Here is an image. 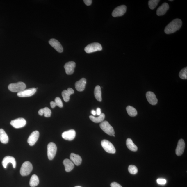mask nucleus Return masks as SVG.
<instances>
[{
    "label": "nucleus",
    "mask_w": 187,
    "mask_h": 187,
    "mask_svg": "<svg viewBox=\"0 0 187 187\" xmlns=\"http://www.w3.org/2000/svg\"><path fill=\"white\" fill-rule=\"evenodd\" d=\"M182 24V21L180 19H174L166 27L164 30L165 33L167 34L174 33L181 28Z\"/></svg>",
    "instance_id": "nucleus-1"
},
{
    "label": "nucleus",
    "mask_w": 187,
    "mask_h": 187,
    "mask_svg": "<svg viewBox=\"0 0 187 187\" xmlns=\"http://www.w3.org/2000/svg\"><path fill=\"white\" fill-rule=\"evenodd\" d=\"M26 88V85L23 82L11 83L8 86L9 90L13 92H21L24 90Z\"/></svg>",
    "instance_id": "nucleus-2"
},
{
    "label": "nucleus",
    "mask_w": 187,
    "mask_h": 187,
    "mask_svg": "<svg viewBox=\"0 0 187 187\" xmlns=\"http://www.w3.org/2000/svg\"><path fill=\"white\" fill-rule=\"evenodd\" d=\"M100 127L103 131L108 135L111 136L114 135L115 132L114 129L108 122L106 121H103L100 124Z\"/></svg>",
    "instance_id": "nucleus-3"
},
{
    "label": "nucleus",
    "mask_w": 187,
    "mask_h": 187,
    "mask_svg": "<svg viewBox=\"0 0 187 187\" xmlns=\"http://www.w3.org/2000/svg\"><path fill=\"white\" fill-rule=\"evenodd\" d=\"M33 170L32 165L29 161H26L24 163L22 166L20 172L22 176L28 175Z\"/></svg>",
    "instance_id": "nucleus-4"
},
{
    "label": "nucleus",
    "mask_w": 187,
    "mask_h": 187,
    "mask_svg": "<svg viewBox=\"0 0 187 187\" xmlns=\"http://www.w3.org/2000/svg\"><path fill=\"white\" fill-rule=\"evenodd\" d=\"M85 51L87 53L90 54L102 50L101 45L98 43H91L85 48Z\"/></svg>",
    "instance_id": "nucleus-5"
},
{
    "label": "nucleus",
    "mask_w": 187,
    "mask_h": 187,
    "mask_svg": "<svg viewBox=\"0 0 187 187\" xmlns=\"http://www.w3.org/2000/svg\"><path fill=\"white\" fill-rule=\"evenodd\" d=\"M57 151V147L55 143H50L47 146V153L48 159L52 160L55 157Z\"/></svg>",
    "instance_id": "nucleus-6"
},
{
    "label": "nucleus",
    "mask_w": 187,
    "mask_h": 187,
    "mask_svg": "<svg viewBox=\"0 0 187 187\" xmlns=\"http://www.w3.org/2000/svg\"><path fill=\"white\" fill-rule=\"evenodd\" d=\"M101 145L103 149L106 152L109 153H115L116 150L113 145L106 140H103L101 141Z\"/></svg>",
    "instance_id": "nucleus-7"
},
{
    "label": "nucleus",
    "mask_w": 187,
    "mask_h": 187,
    "mask_svg": "<svg viewBox=\"0 0 187 187\" xmlns=\"http://www.w3.org/2000/svg\"><path fill=\"white\" fill-rule=\"evenodd\" d=\"M127 10V7L124 5L118 6L113 10L112 13V16L113 17H117L124 15Z\"/></svg>",
    "instance_id": "nucleus-8"
},
{
    "label": "nucleus",
    "mask_w": 187,
    "mask_h": 187,
    "mask_svg": "<svg viewBox=\"0 0 187 187\" xmlns=\"http://www.w3.org/2000/svg\"><path fill=\"white\" fill-rule=\"evenodd\" d=\"M26 122L23 118H19L10 122V124L14 128L16 129L23 127L26 124Z\"/></svg>",
    "instance_id": "nucleus-9"
},
{
    "label": "nucleus",
    "mask_w": 187,
    "mask_h": 187,
    "mask_svg": "<svg viewBox=\"0 0 187 187\" xmlns=\"http://www.w3.org/2000/svg\"><path fill=\"white\" fill-rule=\"evenodd\" d=\"M37 91V89L35 88H32L24 90L21 92H18L17 95L19 97H30L33 95Z\"/></svg>",
    "instance_id": "nucleus-10"
},
{
    "label": "nucleus",
    "mask_w": 187,
    "mask_h": 187,
    "mask_svg": "<svg viewBox=\"0 0 187 187\" xmlns=\"http://www.w3.org/2000/svg\"><path fill=\"white\" fill-rule=\"evenodd\" d=\"M76 67V63L74 61H70L64 65L65 72L68 75L73 74Z\"/></svg>",
    "instance_id": "nucleus-11"
},
{
    "label": "nucleus",
    "mask_w": 187,
    "mask_h": 187,
    "mask_svg": "<svg viewBox=\"0 0 187 187\" xmlns=\"http://www.w3.org/2000/svg\"><path fill=\"white\" fill-rule=\"evenodd\" d=\"M39 136V132L38 131H35L32 132L29 137L28 143L30 146H33L35 144L38 140Z\"/></svg>",
    "instance_id": "nucleus-12"
},
{
    "label": "nucleus",
    "mask_w": 187,
    "mask_h": 187,
    "mask_svg": "<svg viewBox=\"0 0 187 187\" xmlns=\"http://www.w3.org/2000/svg\"><path fill=\"white\" fill-rule=\"evenodd\" d=\"M49 43L57 52L59 53L63 52V47L57 40L54 39H51Z\"/></svg>",
    "instance_id": "nucleus-13"
},
{
    "label": "nucleus",
    "mask_w": 187,
    "mask_h": 187,
    "mask_svg": "<svg viewBox=\"0 0 187 187\" xmlns=\"http://www.w3.org/2000/svg\"><path fill=\"white\" fill-rule=\"evenodd\" d=\"M76 134L75 131L72 129L63 132L62 135V137L66 140L72 141L75 138Z\"/></svg>",
    "instance_id": "nucleus-14"
},
{
    "label": "nucleus",
    "mask_w": 187,
    "mask_h": 187,
    "mask_svg": "<svg viewBox=\"0 0 187 187\" xmlns=\"http://www.w3.org/2000/svg\"><path fill=\"white\" fill-rule=\"evenodd\" d=\"M9 163L12 164L14 168H16V161L15 158L10 156H7L3 159L2 162V164L3 168H6Z\"/></svg>",
    "instance_id": "nucleus-15"
},
{
    "label": "nucleus",
    "mask_w": 187,
    "mask_h": 187,
    "mask_svg": "<svg viewBox=\"0 0 187 187\" xmlns=\"http://www.w3.org/2000/svg\"><path fill=\"white\" fill-rule=\"evenodd\" d=\"M185 148V143L184 140L180 139L178 143L177 148L176 149V154L178 156L182 155Z\"/></svg>",
    "instance_id": "nucleus-16"
},
{
    "label": "nucleus",
    "mask_w": 187,
    "mask_h": 187,
    "mask_svg": "<svg viewBox=\"0 0 187 187\" xmlns=\"http://www.w3.org/2000/svg\"><path fill=\"white\" fill-rule=\"evenodd\" d=\"M147 100L150 104L155 105L158 102V99L155 94L152 92H148L146 94Z\"/></svg>",
    "instance_id": "nucleus-17"
},
{
    "label": "nucleus",
    "mask_w": 187,
    "mask_h": 187,
    "mask_svg": "<svg viewBox=\"0 0 187 187\" xmlns=\"http://www.w3.org/2000/svg\"><path fill=\"white\" fill-rule=\"evenodd\" d=\"M86 83V79L82 78L75 83V87L76 90L79 92H82L84 90Z\"/></svg>",
    "instance_id": "nucleus-18"
},
{
    "label": "nucleus",
    "mask_w": 187,
    "mask_h": 187,
    "mask_svg": "<svg viewBox=\"0 0 187 187\" xmlns=\"http://www.w3.org/2000/svg\"><path fill=\"white\" fill-rule=\"evenodd\" d=\"M169 9V6L168 3H165L159 7L157 10V15L161 16L166 14L167 11Z\"/></svg>",
    "instance_id": "nucleus-19"
},
{
    "label": "nucleus",
    "mask_w": 187,
    "mask_h": 187,
    "mask_svg": "<svg viewBox=\"0 0 187 187\" xmlns=\"http://www.w3.org/2000/svg\"><path fill=\"white\" fill-rule=\"evenodd\" d=\"M74 91L72 88H69L67 90H65L62 92V95L63 100L65 102H68L70 99V96L74 93Z\"/></svg>",
    "instance_id": "nucleus-20"
},
{
    "label": "nucleus",
    "mask_w": 187,
    "mask_h": 187,
    "mask_svg": "<svg viewBox=\"0 0 187 187\" xmlns=\"http://www.w3.org/2000/svg\"><path fill=\"white\" fill-rule=\"evenodd\" d=\"M70 160L74 164L77 166H79L82 162V159L80 156L74 153L71 154L70 156Z\"/></svg>",
    "instance_id": "nucleus-21"
},
{
    "label": "nucleus",
    "mask_w": 187,
    "mask_h": 187,
    "mask_svg": "<svg viewBox=\"0 0 187 187\" xmlns=\"http://www.w3.org/2000/svg\"><path fill=\"white\" fill-rule=\"evenodd\" d=\"M63 164L65 167V170L67 172H70L74 168V164L70 160L66 159L63 161Z\"/></svg>",
    "instance_id": "nucleus-22"
},
{
    "label": "nucleus",
    "mask_w": 187,
    "mask_h": 187,
    "mask_svg": "<svg viewBox=\"0 0 187 187\" xmlns=\"http://www.w3.org/2000/svg\"><path fill=\"white\" fill-rule=\"evenodd\" d=\"M8 137L5 131L2 129H0V141L1 143L6 144L8 143Z\"/></svg>",
    "instance_id": "nucleus-23"
},
{
    "label": "nucleus",
    "mask_w": 187,
    "mask_h": 187,
    "mask_svg": "<svg viewBox=\"0 0 187 187\" xmlns=\"http://www.w3.org/2000/svg\"><path fill=\"white\" fill-rule=\"evenodd\" d=\"M94 94L96 99L98 101H101L102 100L101 88L99 85H97L95 87L94 89Z\"/></svg>",
    "instance_id": "nucleus-24"
},
{
    "label": "nucleus",
    "mask_w": 187,
    "mask_h": 187,
    "mask_svg": "<svg viewBox=\"0 0 187 187\" xmlns=\"http://www.w3.org/2000/svg\"><path fill=\"white\" fill-rule=\"evenodd\" d=\"M38 114L41 116H42L44 114L45 117H49L51 115V111L49 108L45 107L44 108L40 109L38 111Z\"/></svg>",
    "instance_id": "nucleus-25"
},
{
    "label": "nucleus",
    "mask_w": 187,
    "mask_h": 187,
    "mask_svg": "<svg viewBox=\"0 0 187 187\" xmlns=\"http://www.w3.org/2000/svg\"><path fill=\"white\" fill-rule=\"evenodd\" d=\"M126 145L129 149L132 151L136 152L138 150L137 147L134 144L133 141L130 138L127 139Z\"/></svg>",
    "instance_id": "nucleus-26"
},
{
    "label": "nucleus",
    "mask_w": 187,
    "mask_h": 187,
    "mask_svg": "<svg viewBox=\"0 0 187 187\" xmlns=\"http://www.w3.org/2000/svg\"><path fill=\"white\" fill-rule=\"evenodd\" d=\"M90 119L91 120L95 123H99L102 122L105 118V115L104 113H101L97 117H95L93 116L90 115Z\"/></svg>",
    "instance_id": "nucleus-27"
},
{
    "label": "nucleus",
    "mask_w": 187,
    "mask_h": 187,
    "mask_svg": "<svg viewBox=\"0 0 187 187\" xmlns=\"http://www.w3.org/2000/svg\"><path fill=\"white\" fill-rule=\"evenodd\" d=\"M39 179L38 176L35 174L33 175L30 179V186L32 187H35L39 184Z\"/></svg>",
    "instance_id": "nucleus-28"
},
{
    "label": "nucleus",
    "mask_w": 187,
    "mask_h": 187,
    "mask_svg": "<svg viewBox=\"0 0 187 187\" xmlns=\"http://www.w3.org/2000/svg\"><path fill=\"white\" fill-rule=\"evenodd\" d=\"M126 110L129 115L130 117H135L137 115L138 113L137 110L132 106H128L126 108Z\"/></svg>",
    "instance_id": "nucleus-29"
},
{
    "label": "nucleus",
    "mask_w": 187,
    "mask_h": 187,
    "mask_svg": "<svg viewBox=\"0 0 187 187\" xmlns=\"http://www.w3.org/2000/svg\"><path fill=\"white\" fill-rule=\"evenodd\" d=\"M159 0H150L148 2V5L151 10H153L157 7Z\"/></svg>",
    "instance_id": "nucleus-30"
},
{
    "label": "nucleus",
    "mask_w": 187,
    "mask_h": 187,
    "mask_svg": "<svg viewBox=\"0 0 187 187\" xmlns=\"http://www.w3.org/2000/svg\"><path fill=\"white\" fill-rule=\"evenodd\" d=\"M179 76L181 79H187V67L183 68L180 72Z\"/></svg>",
    "instance_id": "nucleus-31"
},
{
    "label": "nucleus",
    "mask_w": 187,
    "mask_h": 187,
    "mask_svg": "<svg viewBox=\"0 0 187 187\" xmlns=\"http://www.w3.org/2000/svg\"><path fill=\"white\" fill-rule=\"evenodd\" d=\"M128 171L130 174L135 175L137 173L138 168L137 167L133 165H131L129 166Z\"/></svg>",
    "instance_id": "nucleus-32"
},
{
    "label": "nucleus",
    "mask_w": 187,
    "mask_h": 187,
    "mask_svg": "<svg viewBox=\"0 0 187 187\" xmlns=\"http://www.w3.org/2000/svg\"><path fill=\"white\" fill-rule=\"evenodd\" d=\"M54 102H55L56 106H57L60 108H62L63 106L62 101L59 97H57L55 98Z\"/></svg>",
    "instance_id": "nucleus-33"
},
{
    "label": "nucleus",
    "mask_w": 187,
    "mask_h": 187,
    "mask_svg": "<svg viewBox=\"0 0 187 187\" xmlns=\"http://www.w3.org/2000/svg\"><path fill=\"white\" fill-rule=\"evenodd\" d=\"M157 181L158 184L161 185H164L166 184L167 182L166 179H157Z\"/></svg>",
    "instance_id": "nucleus-34"
},
{
    "label": "nucleus",
    "mask_w": 187,
    "mask_h": 187,
    "mask_svg": "<svg viewBox=\"0 0 187 187\" xmlns=\"http://www.w3.org/2000/svg\"><path fill=\"white\" fill-rule=\"evenodd\" d=\"M111 187H122L117 182H113L111 184Z\"/></svg>",
    "instance_id": "nucleus-35"
},
{
    "label": "nucleus",
    "mask_w": 187,
    "mask_h": 187,
    "mask_svg": "<svg viewBox=\"0 0 187 187\" xmlns=\"http://www.w3.org/2000/svg\"><path fill=\"white\" fill-rule=\"evenodd\" d=\"M83 1L87 6H90L91 5L92 2V0H84Z\"/></svg>",
    "instance_id": "nucleus-36"
},
{
    "label": "nucleus",
    "mask_w": 187,
    "mask_h": 187,
    "mask_svg": "<svg viewBox=\"0 0 187 187\" xmlns=\"http://www.w3.org/2000/svg\"><path fill=\"white\" fill-rule=\"evenodd\" d=\"M96 113L97 115H100L101 114V109L100 108H97L96 110Z\"/></svg>",
    "instance_id": "nucleus-37"
},
{
    "label": "nucleus",
    "mask_w": 187,
    "mask_h": 187,
    "mask_svg": "<svg viewBox=\"0 0 187 187\" xmlns=\"http://www.w3.org/2000/svg\"><path fill=\"white\" fill-rule=\"evenodd\" d=\"M50 104L51 107V108H54L56 106L55 103V102H54V101H51V102H50Z\"/></svg>",
    "instance_id": "nucleus-38"
},
{
    "label": "nucleus",
    "mask_w": 187,
    "mask_h": 187,
    "mask_svg": "<svg viewBox=\"0 0 187 187\" xmlns=\"http://www.w3.org/2000/svg\"><path fill=\"white\" fill-rule=\"evenodd\" d=\"M91 113L93 115H96L97 113H96V111L94 110H92L91 111Z\"/></svg>",
    "instance_id": "nucleus-39"
},
{
    "label": "nucleus",
    "mask_w": 187,
    "mask_h": 187,
    "mask_svg": "<svg viewBox=\"0 0 187 187\" xmlns=\"http://www.w3.org/2000/svg\"><path fill=\"white\" fill-rule=\"evenodd\" d=\"M75 187H81L80 186H76Z\"/></svg>",
    "instance_id": "nucleus-40"
},
{
    "label": "nucleus",
    "mask_w": 187,
    "mask_h": 187,
    "mask_svg": "<svg viewBox=\"0 0 187 187\" xmlns=\"http://www.w3.org/2000/svg\"><path fill=\"white\" fill-rule=\"evenodd\" d=\"M169 1H172V0H171H171H170Z\"/></svg>",
    "instance_id": "nucleus-41"
},
{
    "label": "nucleus",
    "mask_w": 187,
    "mask_h": 187,
    "mask_svg": "<svg viewBox=\"0 0 187 187\" xmlns=\"http://www.w3.org/2000/svg\"><path fill=\"white\" fill-rule=\"evenodd\" d=\"M113 137H115V135H113Z\"/></svg>",
    "instance_id": "nucleus-42"
}]
</instances>
